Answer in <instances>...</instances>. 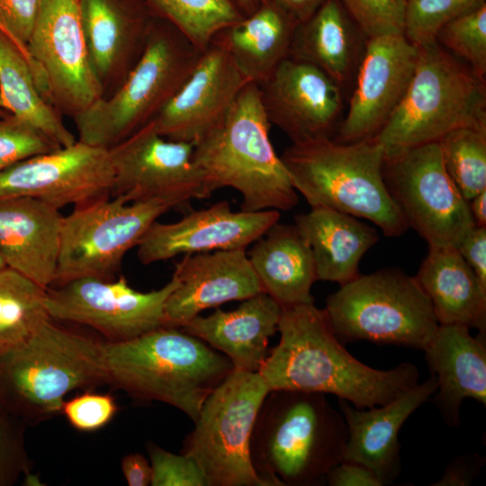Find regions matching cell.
Segmentation results:
<instances>
[{"label":"cell","instance_id":"cell-16","mask_svg":"<svg viewBox=\"0 0 486 486\" xmlns=\"http://www.w3.org/2000/svg\"><path fill=\"white\" fill-rule=\"evenodd\" d=\"M113 169L108 149L74 144L18 162L0 172V200L32 197L58 209L111 196Z\"/></svg>","mask_w":486,"mask_h":486},{"label":"cell","instance_id":"cell-13","mask_svg":"<svg viewBox=\"0 0 486 486\" xmlns=\"http://www.w3.org/2000/svg\"><path fill=\"white\" fill-rule=\"evenodd\" d=\"M108 151L113 169L111 197L127 202L169 199L184 206L213 192L194 161V144L162 137L153 121Z\"/></svg>","mask_w":486,"mask_h":486},{"label":"cell","instance_id":"cell-45","mask_svg":"<svg viewBox=\"0 0 486 486\" xmlns=\"http://www.w3.org/2000/svg\"><path fill=\"white\" fill-rule=\"evenodd\" d=\"M457 249L486 287V226H475L461 241Z\"/></svg>","mask_w":486,"mask_h":486},{"label":"cell","instance_id":"cell-7","mask_svg":"<svg viewBox=\"0 0 486 486\" xmlns=\"http://www.w3.org/2000/svg\"><path fill=\"white\" fill-rule=\"evenodd\" d=\"M202 53L156 16L144 51L122 85L72 118L77 140L110 149L148 124L179 91Z\"/></svg>","mask_w":486,"mask_h":486},{"label":"cell","instance_id":"cell-21","mask_svg":"<svg viewBox=\"0 0 486 486\" xmlns=\"http://www.w3.org/2000/svg\"><path fill=\"white\" fill-rule=\"evenodd\" d=\"M78 2L89 61L107 97L140 59L156 16L144 0Z\"/></svg>","mask_w":486,"mask_h":486},{"label":"cell","instance_id":"cell-30","mask_svg":"<svg viewBox=\"0 0 486 486\" xmlns=\"http://www.w3.org/2000/svg\"><path fill=\"white\" fill-rule=\"evenodd\" d=\"M415 278L439 325H463L486 334V287L457 248H428Z\"/></svg>","mask_w":486,"mask_h":486},{"label":"cell","instance_id":"cell-23","mask_svg":"<svg viewBox=\"0 0 486 486\" xmlns=\"http://www.w3.org/2000/svg\"><path fill=\"white\" fill-rule=\"evenodd\" d=\"M436 377H430L395 400L380 406L358 409L339 399L348 430L343 461L370 469L382 485H390L401 470L399 431L407 418L436 392Z\"/></svg>","mask_w":486,"mask_h":486},{"label":"cell","instance_id":"cell-50","mask_svg":"<svg viewBox=\"0 0 486 486\" xmlns=\"http://www.w3.org/2000/svg\"><path fill=\"white\" fill-rule=\"evenodd\" d=\"M245 14L252 13L260 4L259 0H237Z\"/></svg>","mask_w":486,"mask_h":486},{"label":"cell","instance_id":"cell-26","mask_svg":"<svg viewBox=\"0 0 486 486\" xmlns=\"http://www.w3.org/2000/svg\"><path fill=\"white\" fill-rule=\"evenodd\" d=\"M431 374L436 379L433 399L449 426L460 423L466 398L486 404V337H472L463 325H439L424 349Z\"/></svg>","mask_w":486,"mask_h":486},{"label":"cell","instance_id":"cell-39","mask_svg":"<svg viewBox=\"0 0 486 486\" xmlns=\"http://www.w3.org/2000/svg\"><path fill=\"white\" fill-rule=\"evenodd\" d=\"M367 38L404 34L407 0H339Z\"/></svg>","mask_w":486,"mask_h":486},{"label":"cell","instance_id":"cell-11","mask_svg":"<svg viewBox=\"0 0 486 486\" xmlns=\"http://www.w3.org/2000/svg\"><path fill=\"white\" fill-rule=\"evenodd\" d=\"M180 206L169 199L127 202L110 196L75 207L63 218L51 286L86 277L112 280L125 254L138 246L152 223Z\"/></svg>","mask_w":486,"mask_h":486},{"label":"cell","instance_id":"cell-42","mask_svg":"<svg viewBox=\"0 0 486 486\" xmlns=\"http://www.w3.org/2000/svg\"><path fill=\"white\" fill-rule=\"evenodd\" d=\"M24 428L22 420L0 406V486L14 485L22 473L29 474Z\"/></svg>","mask_w":486,"mask_h":486},{"label":"cell","instance_id":"cell-5","mask_svg":"<svg viewBox=\"0 0 486 486\" xmlns=\"http://www.w3.org/2000/svg\"><path fill=\"white\" fill-rule=\"evenodd\" d=\"M257 84L248 83L224 118L194 144L193 158L215 191L231 187L241 211H288L298 194L269 138Z\"/></svg>","mask_w":486,"mask_h":486},{"label":"cell","instance_id":"cell-27","mask_svg":"<svg viewBox=\"0 0 486 486\" xmlns=\"http://www.w3.org/2000/svg\"><path fill=\"white\" fill-rule=\"evenodd\" d=\"M367 39L339 0H326L297 25L288 58L316 67L345 91L354 84Z\"/></svg>","mask_w":486,"mask_h":486},{"label":"cell","instance_id":"cell-53","mask_svg":"<svg viewBox=\"0 0 486 486\" xmlns=\"http://www.w3.org/2000/svg\"><path fill=\"white\" fill-rule=\"evenodd\" d=\"M9 112H7L5 110H4L1 106H0V117L2 116H4L6 114H8Z\"/></svg>","mask_w":486,"mask_h":486},{"label":"cell","instance_id":"cell-19","mask_svg":"<svg viewBox=\"0 0 486 486\" xmlns=\"http://www.w3.org/2000/svg\"><path fill=\"white\" fill-rule=\"evenodd\" d=\"M249 82L215 37L179 91L152 120L158 132L170 140L194 144L224 118Z\"/></svg>","mask_w":486,"mask_h":486},{"label":"cell","instance_id":"cell-28","mask_svg":"<svg viewBox=\"0 0 486 486\" xmlns=\"http://www.w3.org/2000/svg\"><path fill=\"white\" fill-rule=\"evenodd\" d=\"M248 254L263 292L284 308L313 303L318 280L311 248L297 227L276 222Z\"/></svg>","mask_w":486,"mask_h":486},{"label":"cell","instance_id":"cell-20","mask_svg":"<svg viewBox=\"0 0 486 486\" xmlns=\"http://www.w3.org/2000/svg\"><path fill=\"white\" fill-rule=\"evenodd\" d=\"M280 212H233L227 201L191 211L172 223L155 221L140 240L138 257L143 265L178 255L226 249H246L279 221Z\"/></svg>","mask_w":486,"mask_h":486},{"label":"cell","instance_id":"cell-12","mask_svg":"<svg viewBox=\"0 0 486 486\" xmlns=\"http://www.w3.org/2000/svg\"><path fill=\"white\" fill-rule=\"evenodd\" d=\"M387 190L428 248H457L475 227L469 202L446 172L437 142L384 153Z\"/></svg>","mask_w":486,"mask_h":486},{"label":"cell","instance_id":"cell-4","mask_svg":"<svg viewBox=\"0 0 486 486\" xmlns=\"http://www.w3.org/2000/svg\"><path fill=\"white\" fill-rule=\"evenodd\" d=\"M103 343L48 319L0 350V406L25 425L61 413L68 392L108 384Z\"/></svg>","mask_w":486,"mask_h":486},{"label":"cell","instance_id":"cell-29","mask_svg":"<svg viewBox=\"0 0 486 486\" xmlns=\"http://www.w3.org/2000/svg\"><path fill=\"white\" fill-rule=\"evenodd\" d=\"M294 225L311 248L318 280L339 285L360 274L362 257L379 240L373 227L326 207H311L296 215Z\"/></svg>","mask_w":486,"mask_h":486},{"label":"cell","instance_id":"cell-43","mask_svg":"<svg viewBox=\"0 0 486 486\" xmlns=\"http://www.w3.org/2000/svg\"><path fill=\"white\" fill-rule=\"evenodd\" d=\"M118 411L110 394L86 392L65 400L61 412L76 430L94 432L107 425Z\"/></svg>","mask_w":486,"mask_h":486},{"label":"cell","instance_id":"cell-32","mask_svg":"<svg viewBox=\"0 0 486 486\" xmlns=\"http://www.w3.org/2000/svg\"><path fill=\"white\" fill-rule=\"evenodd\" d=\"M0 106L38 128L60 148L77 140L66 126L62 114L40 91L24 55L1 30Z\"/></svg>","mask_w":486,"mask_h":486},{"label":"cell","instance_id":"cell-44","mask_svg":"<svg viewBox=\"0 0 486 486\" xmlns=\"http://www.w3.org/2000/svg\"><path fill=\"white\" fill-rule=\"evenodd\" d=\"M485 457L477 453L462 454L454 458L446 466L442 477L433 483L434 486H467L478 477Z\"/></svg>","mask_w":486,"mask_h":486},{"label":"cell","instance_id":"cell-49","mask_svg":"<svg viewBox=\"0 0 486 486\" xmlns=\"http://www.w3.org/2000/svg\"><path fill=\"white\" fill-rule=\"evenodd\" d=\"M471 215L475 226H486V190L482 191L469 201Z\"/></svg>","mask_w":486,"mask_h":486},{"label":"cell","instance_id":"cell-33","mask_svg":"<svg viewBox=\"0 0 486 486\" xmlns=\"http://www.w3.org/2000/svg\"><path fill=\"white\" fill-rule=\"evenodd\" d=\"M47 289L17 271L0 269V350L28 338L50 319Z\"/></svg>","mask_w":486,"mask_h":486},{"label":"cell","instance_id":"cell-9","mask_svg":"<svg viewBox=\"0 0 486 486\" xmlns=\"http://www.w3.org/2000/svg\"><path fill=\"white\" fill-rule=\"evenodd\" d=\"M338 338L424 350L439 326L415 276L387 267L359 274L330 294L323 309Z\"/></svg>","mask_w":486,"mask_h":486},{"label":"cell","instance_id":"cell-1","mask_svg":"<svg viewBox=\"0 0 486 486\" xmlns=\"http://www.w3.org/2000/svg\"><path fill=\"white\" fill-rule=\"evenodd\" d=\"M277 330L279 343L258 371L269 391L330 393L364 409L386 404L418 383L412 364L378 370L355 358L314 302L282 308Z\"/></svg>","mask_w":486,"mask_h":486},{"label":"cell","instance_id":"cell-3","mask_svg":"<svg viewBox=\"0 0 486 486\" xmlns=\"http://www.w3.org/2000/svg\"><path fill=\"white\" fill-rule=\"evenodd\" d=\"M108 384L141 400L175 407L194 422L209 395L234 369L230 359L179 328L103 343Z\"/></svg>","mask_w":486,"mask_h":486},{"label":"cell","instance_id":"cell-46","mask_svg":"<svg viewBox=\"0 0 486 486\" xmlns=\"http://www.w3.org/2000/svg\"><path fill=\"white\" fill-rule=\"evenodd\" d=\"M330 486H383L377 476L363 464L342 461L327 475Z\"/></svg>","mask_w":486,"mask_h":486},{"label":"cell","instance_id":"cell-51","mask_svg":"<svg viewBox=\"0 0 486 486\" xmlns=\"http://www.w3.org/2000/svg\"><path fill=\"white\" fill-rule=\"evenodd\" d=\"M0 30L3 31L10 38L5 27L4 26V24H3V22L1 21H0Z\"/></svg>","mask_w":486,"mask_h":486},{"label":"cell","instance_id":"cell-34","mask_svg":"<svg viewBox=\"0 0 486 486\" xmlns=\"http://www.w3.org/2000/svg\"><path fill=\"white\" fill-rule=\"evenodd\" d=\"M153 14L203 51L223 30L246 14L237 0H144Z\"/></svg>","mask_w":486,"mask_h":486},{"label":"cell","instance_id":"cell-24","mask_svg":"<svg viewBox=\"0 0 486 486\" xmlns=\"http://www.w3.org/2000/svg\"><path fill=\"white\" fill-rule=\"evenodd\" d=\"M64 216L32 197L0 200V254L6 266L48 289L55 280Z\"/></svg>","mask_w":486,"mask_h":486},{"label":"cell","instance_id":"cell-8","mask_svg":"<svg viewBox=\"0 0 486 486\" xmlns=\"http://www.w3.org/2000/svg\"><path fill=\"white\" fill-rule=\"evenodd\" d=\"M465 127L486 130L485 80L436 41L418 47L406 93L375 138L390 153Z\"/></svg>","mask_w":486,"mask_h":486},{"label":"cell","instance_id":"cell-6","mask_svg":"<svg viewBox=\"0 0 486 486\" xmlns=\"http://www.w3.org/2000/svg\"><path fill=\"white\" fill-rule=\"evenodd\" d=\"M384 151L377 139L341 143L323 139L292 143L281 159L292 186L311 207L368 220L386 237L409 229L382 175Z\"/></svg>","mask_w":486,"mask_h":486},{"label":"cell","instance_id":"cell-36","mask_svg":"<svg viewBox=\"0 0 486 486\" xmlns=\"http://www.w3.org/2000/svg\"><path fill=\"white\" fill-rule=\"evenodd\" d=\"M436 41L485 80L486 4L446 22L438 30Z\"/></svg>","mask_w":486,"mask_h":486},{"label":"cell","instance_id":"cell-37","mask_svg":"<svg viewBox=\"0 0 486 486\" xmlns=\"http://www.w3.org/2000/svg\"><path fill=\"white\" fill-rule=\"evenodd\" d=\"M486 0H407L404 35L417 47L436 41L438 30Z\"/></svg>","mask_w":486,"mask_h":486},{"label":"cell","instance_id":"cell-47","mask_svg":"<svg viewBox=\"0 0 486 486\" xmlns=\"http://www.w3.org/2000/svg\"><path fill=\"white\" fill-rule=\"evenodd\" d=\"M122 471L130 486L151 485V464L140 454L132 453L125 455L122 460Z\"/></svg>","mask_w":486,"mask_h":486},{"label":"cell","instance_id":"cell-40","mask_svg":"<svg viewBox=\"0 0 486 486\" xmlns=\"http://www.w3.org/2000/svg\"><path fill=\"white\" fill-rule=\"evenodd\" d=\"M43 0H0V21L5 27L11 40L24 55L31 66L40 91L48 100L46 84L27 48Z\"/></svg>","mask_w":486,"mask_h":486},{"label":"cell","instance_id":"cell-15","mask_svg":"<svg viewBox=\"0 0 486 486\" xmlns=\"http://www.w3.org/2000/svg\"><path fill=\"white\" fill-rule=\"evenodd\" d=\"M50 103L73 118L103 97L90 64L78 0H43L27 43Z\"/></svg>","mask_w":486,"mask_h":486},{"label":"cell","instance_id":"cell-14","mask_svg":"<svg viewBox=\"0 0 486 486\" xmlns=\"http://www.w3.org/2000/svg\"><path fill=\"white\" fill-rule=\"evenodd\" d=\"M178 281L148 292L118 280L79 278L47 289L46 307L54 320L88 326L107 341H126L164 326V308Z\"/></svg>","mask_w":486,"mask_h":486},{"label":"cell","instance_id":"cell-25","mask_svg":"<svg viewBox=\"0 0 486 486\" xmlns=\"http://www.w3.org/2000/svg\"><path fill=\"white\" fill-rule=\"evenodd\" d=\"M241 302L233 310L216 309L179 328L226 356L234 369L258 373L269 353V338L277 331L282 307L265 292Z\"/></svg>","mask_w":486,"mask_h":486},{"label":"cell","instance_id":"cell-52","mask_svg":"<svg viewBox=\"0 0 486 486\" xmlns=\"http://www.w3.org/2000/svg\"><path fill=\"white\" fill-rule=\"evenodd\" d=\"M5 266H6V265L4 263V258L2 257V256L0 254V269L4 268Z\"/></svg>","mask_w":486,"mask_h":486},{"label":"cell","instance_id":"cell-22","mask_svg":"<svg viewBox=\"0 0 486 486\" xmlns=\"http://www.w3.org/2000/svg\"><path fill=\"white\" fill-rule=\"evenodd\" d=\"M177 286L164 308V326L181 328L210 308L263 292L246 249L186 254L173 274Z\"/></svg>","mask_w":486,"mask_h":486},{"label":"cell","instance_id":"cell-18","mask_svg":"<svg viewBox=\"0 0 486 486\" xmlns=\"http://www.w3.org/2000/svg\"><path fill=\"white\" fill-rule=\"evenodd\" d=\"M270 124L300 143L334 139L343 120V88L327 74L291 58L258 84Z\"/></svg>","mask_w":486,"mask_h":486},{"label":"cell","instance_id":"cell-38","mask_svg":"<svg viewBox=\"0 0 486 486\" xmlns=\"http://www.w3.org/2000/svg\"><path fill=\"white\" fill-rule=\"evenodd\" d=\"M59 148L30 122L11 113L0 117V172L18 162Z\"/></svg>","mask_w":486,"mask_h":486},{"label":"cell","instance_id":"cell-17","mask_svg":"<svg viewBox=\"0 0 486 486\" xmlns=\"http://www.w3.org/2000/svg\"><path fill=\"white\" fill-rule=\"evenodd\" d=\"M418 58V47L404 34L368 38L334 140L350 143L376 137L404 96Z\"/></svg>","mask_w":486,"mask_h":486},{"label":"cell","instance_id":"cell-35","mask_svg":"<svg viewBox=\"0 0 486 486\" xmlns=\"http://www.w3.org/2000/svg\"><path fill=\"white\" fill-rule=\"evenodd\" d=\"M437 143L446 172L468 202L486 190V130L459 128Z\"/></svg>","mask_w":486,"mask_h":486},{"label":"cell","instance_id":"cell-10","mask_svg":"<svg viewBox=\"0 0 486 486\" xmlns=\"http://www.w3.org/2000/svg\"><path fill=\"white\" fill-rule=\"evenodd\" d=\"M269 392L261 375L233 369L205 400L182 452L200 464L208 486H274L250 458V439Z\"/></svg>","mask_w":486,"mask_h":486},{"label":"cell","instance_id":"cell-41","mask_svg":"<svg viewBox=\"0 0 486 486\" xmlns=\"http://www.w3.org/2000/svg\"><path fill=\"white\" fill-rule=\"evenodd\" d=\"M152 486H208L197 461L187 454H176L149 443Z\"/></svg>","mask_w":486,"mask_h":486},{"label":"cell","instance_id":"cell-2","mask_svg":"<svg viewBox=\"0 0 486 486\" xmlns=\"http://www.w3.org/2000/svg\"><path fill=\"white\" fill-rule=\"evenodd\" d=\"M347 426L323 393L266 394L250 439L256 472L274 486H320L344 460Z\"/></svg>","mask_w":486,"mask_h":486},{"label":"cell","instance_id":"cell-31","mask_svg":"<svg viewBox=\"0 0 486 486\" xmlns=\"http://www.w3.org/2000/svg\"><path fill=\"white\" fill-rule=\"evenodd\" d=\"M298 24L278 7L260 2L252 13L216 37L223 42L246 77L258 85L289 57Z\"/></svg>","mask_w":486,"mask_h":486},{"label":"cell","instance_id":"cell-48","mask_svg":"<svg viewBox=\"0 0 486 486\" xmlns=\"http://www.w3.org/2000/svg\"><path fill=\"white\" fill-rule=\"evenodd\" d=\"M273 4L292 17L298 23L307 21L326 0H259Z\"/></svg>","mask_w":486,"mask_h":486}]
</instances>
